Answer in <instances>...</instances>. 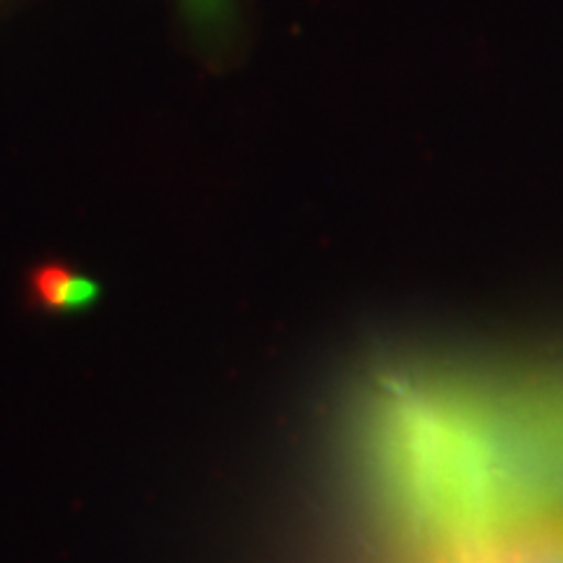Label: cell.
Masks as SVG:
<instances>
[{
  "label": "cell",
  "mask_w": 563,
  "mask_h": 563,
  "mask_svg": "<svg viewBox=\"0 0 563 563\" xmlns=\"http://www.w3.org/2000/svg\"><path fill=\"white\" fill-rule=\"evenodd\" d=\"M32 287L42 306L53 311H79L97 298L95 282L60 264L40 266L32 274Z\"/></svg>",
  "instance_id": "obj_1"
},
{
  "label": "cell",
  "mask_w": 563,
  "mask_h": 563,
  "mask_svg": "<svg viewBox=\"0 0 563 563\" xmlns=\"http://www.w3.org/2000/svg\"><path fill=\"white\" fill-rule=\"evenodd\" d=\"M511 563H563V525L540 527L519 540Z\"/></svg>",
  "instance_id": "obj_2"
},
{
  "label": "cell",
  "mask_w": 563,
  "mask_h": 563,
  "mask_svg": "<svg viewBox=\"0 0 563 563\" xmlns=\"http://www.w3.org/2000/svg\"><path fill=\"white\" fill-rule=\"evenodd\" d=\"M188 9H191L196 16L203 21H214L222 16L224 11V0H186Z\"/></svg>",
  "instance_id": "obj_3"
}]
</instances>
